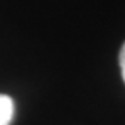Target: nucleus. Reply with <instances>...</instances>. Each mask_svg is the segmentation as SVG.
<instances>
[{"label": "nucleus", "mask_w": 125, "mask_h": 125, "mask_svg": "<svg viewBox=\"0 0 125 125\" xmlns=\"http://www.w3.org/2000/svg\"><path fill=\"white\" fill-rule=\"evenodd\" d=\"M14 118V102L7 94L0 93V125H10Z\"/></svg>", "instance_id": "obj_1"}, {"label": "nucleus", "mask_w": 125, "mask_h": 125, "mask_svg": "<svg viewBox=\"0 0 125 125\" xmlns=\"http://www.w3.org/2000/svg\"><path fill=\"white\" fill-rule=\"evenodd\" d=\"M120 68H121V74H122V78H124L125 82V43L121 47L120 52Z\"/></svg>", "instance_id": "obj_2"}]
</instances>
